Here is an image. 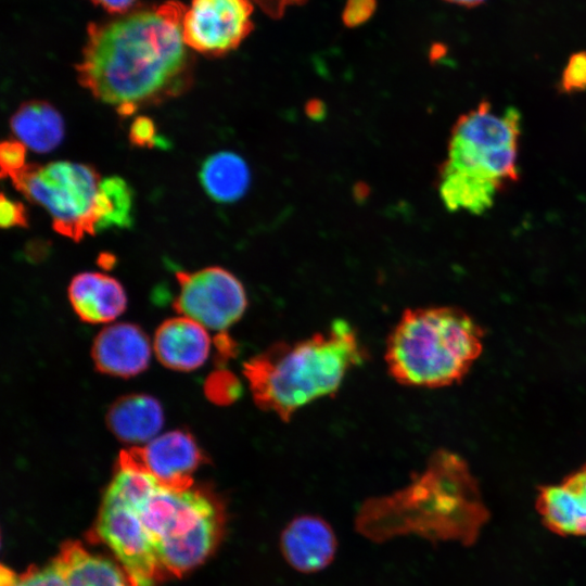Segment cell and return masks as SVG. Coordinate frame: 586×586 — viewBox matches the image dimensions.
<instances>
[{
	"instance_id": "cell-1",
	"label": "cell",
	"mask_w": 586,
	"mask_h": 586,
	"mask_svg": "<svg viewBox=\"0 0 586 586\" xmlns=\"http://www.w3.org/2000/svg\"><path fill=\"white\" fill-rule=\"evenodd\" d=\"M184 11L171 0L89 24L79 84L123 117L188 91L194 61L182 34Z\"/></svg>"
},
{
	"instance_id": "cell-2",
	"label": "cell",
	"mask_w": 586,
	"mask_h": 586,
	"mask_svg": "<svg viewBox=\"0 0 586 586\" xmlns=\"http://www.w3.org/2000/svg\"><path fill=\"white\" fill-rule=\"evenodd\" d=\"M489 518L468 463L441 449L406 485L366 499L355 514L354 526L372 543L417 536L433 544L472 546Z\"/></svg>"
},
{
	"instance_id": "cell-3",
	"label": "cell",
	"mask_w": 586,
	"mask_h": 586,
	"mask_svg": "<svg viewBox=\"0 0 586 586\" xmlns=\"http://www.w3.org/2000/svg\"><path fill=\"white\" fill-rule=\"evenodd\" d=\"M366 358L356 329L337 318L308 337L269 345L244 362L243 374L256 406L288 422L304 406L335 394Z\"/></svg>"
},
{
	"instance_id": "cell-4",
	"label": "cell",
	"mask_w": 586,
	"mask_h": 586,
	"mask_svg": "<svg viewBox=\"0 0 586 586\" xmlns=\"http://www.w3.org/2000/svg\"><path fill=\"white\" fill-rule=\"evenodd\" d=\"M521 120L518 109L498 111L487 100L458 117L437 177L448 211L483 214L519 180Z\"/></svg>"
},
{
	"instance_id": "cell-5",
	"label": "cell",
	"mask_w": 586,
	"mask_h": 586,
	"mask_svg": "<svg viewBox=\"0 0 586 586\" xmlns=\"http://www.w3.org/2000/svg\"><path fill=\"white\" fill-rule=\"evenodd\" d=\"M136 508L163 571L181 576L217 547L226 526L222 501L207 491H174L142 471L118 467L110 484Z\"/></svg>"
},
{
	"instance_id": "cell-6",
	"label": "cell",
	"mask_w": 586,
	"mask_h": 586,
	"mask_svg": "<svg viewBox=\"0 0 586 586\" xmlns=\"http://www.w3.org/2000/svg\"><path fill=\"white\" fill-rule=\"evenodd\" d=\"M483 349V331L451 306L408 308L392 329L385 364L399 384L444 387L459 382Z\"/></svg>"
},
{
	"instance_id": "cell-7",
	"label": "cell",
	"mask_w": 586,
	"mask_h": 586,
	"mask_svg": "<svg viewBox=\"0 0 586 586\" xmlns=\"http://www.w3.org/2000/svg\"><path fill=\"white\" fill-rule=\"evenodd\" d=\"M12 182L49 213L58 233L78 242L97 232L94 206L101 179L92 166L68 161L27 165Z\"/></svg>"
},
{
	"instance_id": "cell-8",
	"label": "cell",
	"mask_w": 586,
	"mask_h": 586,
	"mask_svg": "<svg viewBox=\"0 0 586 586\" xmlns=\"http://www.w3.org/2000/svg\"><path fill=\"white\" fill-rule=\"evenodd\" d=\"M94 535L106 544L137 586H154L164 573L152 539L135 506L109 485Z\"/></svg>"
},
{
	"instance_id": "cell-9",
	"label": "cell",
	"mask_w": 586,
	"mask_h": 586,
	"mask_svg": "<svg viewBox=\"0 0 586 586\" xmlns=\"http://www.w3.org/2000/svg\"><path fill=\"white\" fill-rule=\"evenodd\" d=\"M177 280L179 292L174 308L206 329L226 330L242 317L247 307L241 281L222 267L178 272Z\"/></svg>"
},
{
	"instance_id": "cell-10",
	"label": "cell",
	"mask_w": 586,
	"mask_h": 586,
	"mask_svg": "<svg viewBox=\"0 0 586 586\" xmlns=\"http://www.w3.org/2000/svg\"><path fill=\"white\" fill-rule=\"evenodd\" d=\"M251 0H192L182 34L187 46L206 56L237 49L253 30Z\"/></svg>"
},
{
	"instance_id": "cell-11",
	"label": "cell",
	"mask_w": 586,
	"mask_h": 586,
	"mask_svg": "<svg viewBox=\"0 0 586 586\" xmlns=\"http://www.w3.org/2000/svg\"><path fill=\"white\" fill-rule=\"evenodd\" d=\"M203 458L194 438L176 430L154 437L143 447L123 450L118 466L148 473L166 488L184 491L192 487V474Z\"/></svg>"
},
{
	"instance_id": "cell-12",
	"label": "cell",
	"mask_w": 586,
	"mask_h": 586,
	"mask_svg": "<svg viewBox=\"0 0 586 586\" xmlns=\"http://www.w3.org/2000/svg\"><path fill=\"white\" fill-rule=\"evenodd\" d=\"M337 537L321 515L303 513L292 518L281 530L279 550L286 564L302 574L323 571L334 561Z\"/></svg>"
},
{
	"instance_id": "cell-13",
	"label": "cell",
	"mask_w": 586,
	"mask_h": 586,
	"mask_svg": "<svg viewBox=\"0 0 586 586\" xmlns=\"http://www.w3.org/2000/svg\"><path fill=\"white\" fill-rule=\"evenodd\" d=\"M535 509L551 533L586 536V463L558 483L539 486Z\"/></svg>"
},
{
	"instance_id": "cell-14",
	"label": "cell",
	"mask_w": 586,
	"mask_h": 586,
	"mask_svg": "<svg viewBox=\"0 0 586 586\" xmlns=\"http://www.w3.org/2000/svg\"><path fill=\"white\" fill-rule=\"evenodd\" d=\"M151 349L150 340L140 327L122 322L110 324L98 333L91 355L102 373L130 378L148 368Z\"/></svg>"
},
{
	"instance_id": "cell-15",
	"label": "cell",
	"mask_w": 586,
	"mask_h": 586,
	"mask_svg": "<svg viewBox=\"0 0 586 586\" xmlns=\"http://www.w3.org/2000/svg\"><path fill=\"white\" fill-rule=\"evenodd\" d=\"M209 347L206 328L184 316L165 320L157 328L153 342L157 359L178 371L201 367L207 359Z\"/></svg>"
},
{
	"instance_id": "cell-16",
	"label": "cell",
	"mask_w": 586,
	"mask_h": 586,
	"mask_svg": "<svg viewBox=\"0 0 586 586\" xmlns=\"http://www.w3.org/2000/svg\"><path fill=\"white\" fill-rule=\"evenodd\" d=\"M68 297L78 317L88 323H106L122 315L127 305L123 285L100 272H81L68 286Z\"/></svg>"
},
{
	"instance_id": "cell-17",
	"label": "cell",
	"mask_w": 586,
	"mask_h": 586,
	"mask_svg": "<svg viewBox=\"0 0 586 586\" xmlns=\"http://www.w3.org/2000/svg\"><path fill=\"white\" fill-rule=\"evenodd\" d=\"M164 423L161 404L145 394L116 399L107 410L106 424L122 442L146 443L156 437Z\"/></svg>"
},
{
	"instance_id": "cell-18",
	"label": "cell",
	"mask_w": 586,
	"mask_h": 586,
	"mask_svg": "<svg viewBox=\"0 0 586 586\" xmlns=\"http://www.w3.org/2000/svg\"><path fill=\"white\" fill-rule=\"evenodd\" d=\"M66 586H137L123 568L92 555L78 542H67L54 559Z\"/></svg>"
},
{
	"instance_id": "cell-19",
	"label": "cell",
	"mask_w": 586,
	"mask_h": 586,
	"mask_svg": "<svg viewBox=\"0 0 586 586\" xmlns=\"http://www.w3.org/2000/svg\"><path fill=\"white\" fill-rule=\"evenodd\" d=\"M10 126L21 142L38 153L54 150L64 137L61 114L46 101L31 100L21 104L11 116Z\"/></svg>"
},
{
	"instance_id": "cell-20",
	"label": "cell",
	"mask_w": 586,
	"mask_h": 586,
	"mask_svg": "<svg viewBox=\"0 0 586 586\" xmlns=\"http://www.w3.org/2000/svg\"><path fill=\"white\" fill-rule=\"evenodd\" d=\"M200 181L206 193L219 203H232L249 189L251 173L237 153L222 151L208 156L202 164Z\"/></svg>"
},
{
	"instance_id": "cell-21",
	"label": "cell",
	"mask_w": 586,
	"mask_h": 586,
	"mask_svg": "<svg viewBox=\"0 0 586 586\" xmlns=\"http://www.w3.org/2000/svg\"><path fill=\"white\" fill-rule=\"evenodd\" d=\"M132 191L120 177L101 179L95 199V231L111 227L129 228L132 222Z\"/></svg>"
},
{
	"instance_id": "cell-22",
	"label": "cell",
	"mask_w": 586,
	"mask_h": 586,
	"mask_svg": "<svg viewBox=\"0 0 586 586\" xmlns=\"http://www.w3.org/2000/svg\"><path fill=\"white\" fill-rule=\"evenodd\" d=\"M559 90L564 94L586 91V50L570 55L559 80Z\"/></svg>"
},
{
	"instance_id": "cell-23",
	"label": "cell",
	"mask_w": 586,
	"mask_h": 586,
	"mask_svg": "<svg viewBox=\"0 0 586 586\" xmlns=\"http://www.w3.org/2000/svg\"><path fill=\"white\" fill-rule=\"evenodd\" d=\"M11 586H66V583L53 560L46 566H31L26 572L17 574Z\"/></svg>"
},
{
	"instance_id": "cell-24",
	"label": "cell",
	"mask_w": 586,
	"mask_h": 586,
	"mask_svg": "<svg viewBox=\"0 0 586 586\" xmlns=\"http://www.w3.org/2000/svg\"><path fill=\"white\" fill-rule=\"evenodd\" d=\"M1 177L11 179L26 166V145L20 140H4L0 145Z\"/></svg>"
},
{
	"instance_id": "cell-25",
	"label": "cell",
	"mask_w": 586,
	"mask_h": 586,
	"mask_svg": "<svg viewBox=\"0 0 586 586\" xmlns=\"http://www.w3.org/2000/svg\"><path fill=\"white\" fill-rule=\"evenodd\" d=\"M129 140L131 144L139 148H152L158 144L165 145V141L157 138L155 124L146 116H139L132 122L129 130Z\"/></svg>"
},
{
	"instance_id": "cell-26",
	"label": "cell",
	"mask_w": 586,
	"mask_h": 586,
	"mask_svg": "<svg viewBox=\"0 0 586 586\" xmlns=\"http://www.w3.org/2000/svg\"><path fill=\"white\" fill-rule=\"evenodd\" d=\"M0 224L2 228L28 226V216L26 207L21 202L14 201L1 194L0 202Z\"/></svg>"
},
{
	"instance_id": "cell-27",
	"label": "cell",
	"mask_w": 586,
	"mask_h": 586,
	"mask_svg": "<svg viewBox=\"0 0 586 586\" xmlns=\"http://www.w3.org/2000/svg\"><path fill=\"white\" fill-rule=\"evenodd\" d=\"M377 7L375 0H347L342 20L348 27H356L368 21Z\"/></svg>"
},
{
	"instance_id": "cell-28",
	"label": "cell",
	"mask_w": 586,
	"mask_h": 586,
	"mask_svg": "<svg viewBox=\"0 0 586 586\" xmlns=\"http://www.w3.org/2000/svg\"><path fill=\"white\" fill-rule=\"evenodd\" d=\"M256 3L268 16L280 18L290 5L304 4L307 0H251Z\"/></svg>"
},
{
	"instance_id": "cell-29",
	"label": "cell",
	"mask_w": 586,
	"mask_h": 586,
	"mask_svg": "<svg viewBox=\"0 0 586 586\" xmlns=\"http://www.w3.org/2000/svg\"><path fill=\"white\" fill-rule=\"evenodd\" d=\"M105 11L114 14H124L136 8L138 0H89Z\"/></svg>"
},
{
	"instance_id": "cell-30",
	"label": "cell",
	"mask_w": 586,
	"mask_h": 586,
	"mask_svg": "<svg viewBox=\"0 0 586 586\" xmlns=\"http://www.w3.org/2000/svg\"><path fill=\"white\" fill-rule=\"evenodd\" d=\"M443 1L471 9V8H475L483 4L486 0H443Z\"/></svg>"
}]
</instances>
